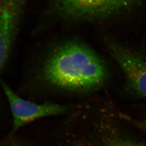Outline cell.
I'll list each match as a JSON object with an SVG mask.
<instances>
[{"label":"cell","mask_w":146,"mask_h":146,"mask_svg":"<svg viewBox=\"0 0 146 146\" xmlns=\"http://www.w3.org/2000/svg\"><path fill=\"white\" fill-rule=\"evenodd\" d=\"M41 76L48 84L61 89L87 92L104 83L107 70L100 58L90 48L71 41L60 45L44 63Z\"/></svg>","instance_id":"cell-1"},{"label":"cell","mask_w":146,"mask_h":146,"mask_svg":"<svg viewBox=\"0 0 146 146\" xmlns=\"http://www.w3.org/2000/svg\"><path fill=\"white\" fill-rule=\"evenodd\" d=\"M142 0H53L56 10L71 18L104 17L127 9Z\"/></svg>","instance_id":"cell-2"},{"label":"cell","mask_w":146,"mask_h":146,"mask_svg":"<svg viewBox=\"0 0 146 146\" xmlns=\"http://www.w3.org/2000/svg\"><path fill=\"white\" fill-rule=\"evenodd\" d=\"M1 86L13 116V131L36 119L59 115L66 111V107L59 104L50 103L36 104L25 100L14 93L5 83L2 82Z\"/></svg>","instance_id":"cell-3"},{"label":"cell","mask_w":146,"mask_h":146,"mask_svg":"<svg viewBox=\"0 0 146 146\" xmlns=\"http://www.w3.org/2000/svg\"><path fill=\"white\" fill-rule=\"evenodd\" d=\"M109 51L122 69L128 85L139 96L146 98V59L142 55L127 50L111 40L106 42Z\"/></svg>","instance_id":"cell-4"},{"label":"cell","mask_w":146,"mask_h":146,"mask_svg":"<svg viewBox=\"0 0 146 146\" xmlns=\"http://www.w3.org/2000/svg\"><path fill=\"white\" fill-rule=\"evenodd\" d=\"M13 46L11 42L0 38V71L7 61Z\"/></svg>","instance_id":"cell-5"},{"label":"cell","mask_w":146,"mask_h":146,"mask_svg":"<svg viewBox=\"0 0 146 146\" xmlns=\"http://www.w3.org/2000/svg\"><path fill=\"white\" fill-rule=\"evenodd\" d=\"M108 146H139L133 142L123 139H115L110 142Z\"/></svg>","instance_id":"cell-6"},{"label":"cell","mask_w":146,"mask_h":146,"mask_svg":"<svg viewBox=\"0 0 146 146\" xmlns=\"http://www.w3.org/2000/svg\"><path fill=\"white\" fill-rule=\"evenodd\" d=\"M138 125L141 127L143 129L146 131V121L144 122H138Z\"/></svg>","instance_id":"cell-7"}]
</instances>
